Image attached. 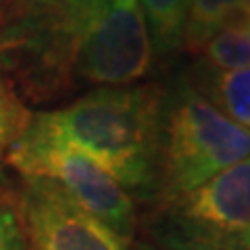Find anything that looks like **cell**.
<instances>
[{"mask_svg": "<svg viewBox=\"0 0 250 250\" xmlns=\"http://www.w3.org/2000/svg\"><path fill=\"white\" fill-rule=\"evenodd\" d=\"M190 0H140L150 40L159 52H169L179 46L186 6Z\"/></svg>", "mask_w": 250, "mask_h": 250, "instance_id": "10", "label": "cell"}, {"mask_svg": "<svg viewBox=\"0 0 250 250\" xmlns=\"http://www.w3.org/2000/svg\"><path fill=\"white\" fill-rule=\"evenodd\" d=\"M6 127H9V119H6V106H4L2 96H0V146H2L4 138H6Z\"/></svg>", "mask_w": 250, "mask_h": 250, "instance_id": "12", "label": "cell"}, {"mask_svg": "<svg viewBox=\"0 0 250 250\" xmlns=\"http://www.w3.org/2000/svg\"><path fill=\"white\" fill-rule=\"evenodd\" d=\"M9 161L27 179L59 186L77 207L103 221L121 240L134 233L136 210L129 194L96 161L25 127L13 142Z\"/></svg>", "mask_w": 250, "mask_h": 250, "instance_id": "4", "label": "cell"}, {"mask_svg": "<svg viewBox=\"0 0 250 250\" xmlns=\"http://www.w3.org/2000/svg\"><path fill=\"white\" fill-rule=\"evenodd\" d=\"M0 250H25L19 219L11 208H0Z\"/></svg>", "mask_w": 250, "mask_h": 250, "instance_id": "11", "label": "cell"}, {"mask_svg": "<svg viewBox=\"0 0 250 250\" xmlns=\"http://www.w3.org/2000/svg\"><path fill=\"white\" fill-rule=\"evenodd\" d=\"M228 119L250 131V67L215 71L208 77L207 96Z\"/></svg>", "mask_w": 250, "mask_h": 250, "instance_id": "8", "label": "cell"}, {"mask_svg": "<svg viewBox=\"0 0 250 250\" xmlns=\"http://www.w3.org/2000/svg\"><path fill=\"white\" fill-rule=\"evenodd\" d=\"M250 159V131L194 90H182L161 119L159 167L167 198L196 190Z\"/></svg>", "mask_w": 250, "mask_h": 250, "instance_id": "3", "label": "cell"}, {"mask_svg": "<svg viewBox=\"0 0 250 250\" xmlns=\"http://www.w3.org/2000/svg\"><path fill=\"white\" fill-rule=\"evenodd\" d=\"M0 190H2V171H0Z\"/></svg>", "mask_w": 250, "mask_h": 250, "instance_id": "14", "label": "cell"}, {"mask_svg": "<svg viewBox=\"0 0 250 250\" xmlns=\"http://www.w3.org/2000/svg\"><path fill=\"white\" fill-rule=\"evenodd\" d=\"M21 210L29 250H127V242L46 179H27Z\"/></svg>", "mask_w": 250, "mask_h": 250, "instance_id": "6", "label": "cell"}, {"mask_svg": "<svg viewBox=\"0 0 250 250\" xmlns=\"http://www.w3.org/2000/svg\"><path fill=\"white\" fill-rule=\"evenodd\" d=\"M242 0H190L186 6L179 46L190 52H200L213 36L229 27L233 19H242Z\"/></svg>", "mask_w": 250, "mask_h": 250, "instance_id": "7", "label": "cell"}, {"mask_svg": "<svg viewBox=\"0 0 250 250\" xmlns=\"http://www.w3.org/2000/svg\"><path fill=\"white\" fill-rule=\"evenodd\" d=\"M27 127L96 161L123 188L144 190L159 167L161 100L146 85H104Z\"/></svg>", "mask_w": 250, "mask_h": 250, "instance_id": "1", "label": "cell"}, {"mask_svg": "<svg viewBox=\"0 0 250 250\" xmlns=\"http://www.w3.org/2000/svg\"><path fill=\"white\" fill-rule=\"evenodd\" d=\"M171 250H250V159L171 200Z\"/></svg>", "mask_w": 250, "mask_h": 250, "instance_id": "5", "label": "cell"}, {"mask_svg": "<svg viewBox=\"0 0 250 250\" xmlns=\"http://www.w3.org/2000/svg\"><path fill=\"white\" fill-rule=\"evenodd\" d=\"M207 61L215 71H236L250 67V23H231L205 46Z\"/></svg>", "mask_w": 250, "mask_h": 250, "instance_id": "9", "label": "cell"}, {"mask_svg": "<svg viewBox=\"0 0 250 250\" xmlns=\"http://www.w3.org/2000/svg\"><path fill=\"white\" fill-rule=\"evenodd\" d=\"M240 13H242V21H244V23H250V0H242V9H240Z\"/></svg>", "mask_w": 250, "mask_h": 250, "instance_id": "13", "label": "cell"}, {"mask_svg": "<svg viewBox=\"0 0 250 250\" xmlns=\"http://www.w3.org/2000/svg\"><path fill=\"white\" fill-rule=\"evenodd\" d=\"M67 71L88 83L127 85L148 73L152 40L140 0H48Z\"/></svg>", "mask_w": 250, "mask_h": 250, "instance_id": "2", "label": "cell"}]
</instances>
